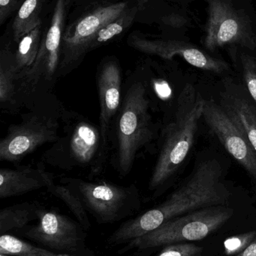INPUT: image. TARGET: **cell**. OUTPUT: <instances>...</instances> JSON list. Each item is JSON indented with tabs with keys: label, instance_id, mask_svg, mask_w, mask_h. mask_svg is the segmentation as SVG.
I'll return each instance as SVG.
<instances>
[{
	"label": "cell",
	"instance_id": "cell-1",
	"mask_svg": "<svg viewBox=\"0 0 256 256\" xmlns=\"http://www.w3.org/2000/svg\"><path fill=\"white\" fill-rule=\"evenodd\" d=\"M230 196L220 164L216 160H206L195 167L163 202L122 224L108 238V244H126L174 218L205 208L225 206Z\"/></svg>",
	"mask_w": 256,
	"mask_h": 256
},
{
	"label": "cell",
	"instance_id": "cell-2",
	"mask_svg": "<svg viewBox=\"0 0 256 256\" xmlns=\"http://www.w3.org/2000/svg\"><path fill=\"white\" fill-rule=\"evenodd\" d=\"M124 86L121 106L111 130L110 160L121 178L131 172L139 154L158 135L150 84L141 69L129 75Z\"/></svg>",
	"mask_w": 256,
	"mask_h": 256
},
{
	"label": "cell",
	"instance_id": "cell-3",
	"mask_svg": "<svg viewBox=\"0 0 256 256\" xmlns=\"http://www.w3.org/2000/svg\"><path fill=\"white\" fill-rule=\"evenodd\" d=\"M204 102L192 84H186L180 91L173 117L161 134L159 154L149 180L152 198H157L167 189L190 153Z\"/></svg>",
	"mask_w": 256,
	"mask_h": 256
},
{
	"label": "cell",
	"instance_id": "cell-4",
	"mask_svg": "<svg viewBox=\"0 0 256 256\" xmlns=\"http://www.w3.org/2000/svg\"><path fill=\"white\" fill-rule=\"evenodd\" d=\"M111 160L99 126L73 110L63 108L59 138L44 152L42 164L65 172L79 171L90 178L101 176Z\"/></svg>",
	"mask_w": 256,
	"mask_h": 256
},
{
	"label": "cell",
	"instance_id": "cell-5",
	"mask_svg": "<svg viewBox=\"0 0 256 256\" xmlns=\"http://www.w3.org/2000/svg\"><path fill=\"white\" fill-rule=\"evenodd\" d=\"M73 0H55L51 19L44 30L34 63L18 76L19 97L23 109L54 94L60 79L63 38Z\"/></svg>",
	"mask_w": 256,
	"mask_h": 256
},
{
	"label": "cell",
	"instance_id": "cell-6",
	"mask_svg": "<svg viewBox=\"0 0 256 256\" xmlns=\"http://www.w3.org/2000/svg\"><path fill=\"white\" fill-rule=\"evenodd\" d=\"M65 106L51 94L36 102L21 121L11 124L0 142V160L18 162L45 144L59 138L61 116Z\"/></svg>",
	"mask_w": 256,
	"mask_h": 256
},
{
	"label": "cell",
	"instance_id": "cell-7",
	"mask_svg": "<svg viewBox=\"0 0 256 256\" xmlns=\"http://www.w3.org/2000/svg\"><path fill=\"white\" fill-rule=\"evenodd\" d=\"M205 50L238 48L256 52V9L251 0H205Z\"/></svg>",
	"mask_w": 256,
	"mask_h": 256
},
{
	"label": "cell",
	"instance_id": "cell-8",
	"mask_svg": "<svg viewBox=\"0 0 256 256\" xmlns=\"http://www.w3.org/2000/svg\"><path fill=\"white\" fill-rule=\"evenodd\" d=\"M67 186L99 224H114L135 215L141 207L139 190L135 184L120 186L105 182H92L63 177Z\"/></svg>",
	"mask_w": 256,
	"mask_h": 256
},
{
	"label": "cell",
	"instance_id": "cell-9",
	"mask_svg": "<svg viewBox=\"0 0 256 256\" xmlns=\"http://www.w3.org/2000/svg\"><path fill=\"white\" fill-rule=\"evenodd\" d=\"M233 210L225 206L195 210L162 224L161 226L126 244L120 254L135 250H148L183 242L200 240L222 226L232 216Z\"/></svg>",
	"mask_w": 256,
	"mask_h": 256
},
{
	"label": "cell",
	"instance_id": "cell-10",
	"mask_svg": "<svg viewBox=\"0 0 256 256\" xmlns=\"http://www.w3.org/2000/svg\"><path fill=\"white\" fill-rule=\"evenodd\" d=\"M129 0L104 1L83 12L68 22L62 44L60 78L67 76L78 67L88 54V46L96 33L132 7Z\"/></svg>",
	"mask_w": 256,
	"mask_h": 256
},
{
	"label": "cell",
	"instance_id": "cell-11",
	"mask_svg": "<svg viewBox=\"0 0 256 256\" xmlns=\"http://www.w3.org/2000/svg\"><path fill=\"white\" fill-rule=\"evenodd\" d=\"M23 236L57 254L93 256L86 244V230L78 222L55 210L41 208L39 222L28 226Z\"/></svg>",
	"mask_w": 256,
	"mask_h": 256
},
{
	"label": "cell",
	"instance_id": "cell-12",
	"mask_svg": "<svg viewBox=\"0 0 256 256\" xmlns=\"http://www.w3.org/2000/svg\"><path fill=\"white\" fill-rule=\"evenodd\" d=\"M128 44L143 54L171 60L178 56L185 62L204 72L221 74L229 70L230 66L222 58L213 56L190 42L177 38H149L141 32L132 33Z\"/></svg>",
	"mask_w": 256,
	"mask_h": 256
},
{
	"label": "cell",
	"instance_id": "cell-13",
	"mask_svg": "<svg viewBox=\"0 0 256 256\" xmlns=\"http://www.w3.org/2000/svg\"><path fill=\"white\" fill-rule=\"evenodd\" d=\"M203 118L221 144L256 182V152L246 134L223 106L205 100Z\"/></svg>",
	"mask_w": 256,
	"mask_h": 256
},
{
	"label": "cell",
	"instance_id": "cell-14",
	"mask_svg": "<svg viewBox=\"0 0 256 256\" xmlns=\"http://www.w3.org/2000/svg\"><path fill=\"white\" fill-rule=\"evenodd\" d=\"M123 74L120 62L114 57L105 58L97 72L99 128L106 144L111 146V130L123 100Z\"/></svg>",
	"mask_w": 256,
	"mask_h": 256
},
{
	"label": "cell",
	"instance_id": "cell-15",
	"mask_svg": "<svg viewBox=\"0 0 256 256\" xmlns=\"http://www.w3.org/2000/svg\"><path fill=\"white\" fill-rule=\"evenodd\" d=\"M54 182L52 173L45 170V164L36 168L28 166L0 170V198L20 196L29 192L48 188Z\"/></svg>",
	"mask_w": 256,
	"mask_h": 256
},
{
	"label": "cell",
	"instance_id": "cell-16",
	"mask_svg": "<svg viewBox=\"0 0 256 256\" xmlns=\"http://www.w3.org/2000/svg\"><path fill=\"white\" fill-rule=\"evenodd\" d=\"M221 105L238 124L256 152V106L244 90L231 82H225Z\"/></svg>",
	"mask_w": 256,
	"mask_h": 256
},
{
	"label": "cell",
	"instance_id": "cell-17",
	"mask_svg": "<svg viewBox=\"0 0 256 256\" xmlns=\"http://www.w3.org/2000/svg\"><path fill=\"white\" fill-rule=\"evenodd\" d=\"M15 50L6 45L0 52V108L6 114H17L22 110L19 97Z\"/></svg>",
	"mask_w": 256,
	"mask_h": 256
},
{
	"label": "cell",
	"instance_id": "cell-18",
	"mask_svg": "<svg viewBox=\"0 0 256 256\" xmlns=\"http://www.w3.org/2000/svg\"><path fill=\"white\" fill-rule=\"evenodd\" d=\"M48 0H25L12 22V38L18 44L21 38L42 22V14Z\"/></svg>",
	"mask_w": 256,
	"mask_h": 256
},
{
	"label": "cell",
	"instance_id": "cell-19",
	"mask_svg": "<svg viewBox=\"0 0 256 256\" xmlns=\"http://www.w3.org/2000/svg\"><path fill=\"white\" fill-rule=\"evenodd\" d=\"M41 207L33 202H24L2 209L0 212V233L6 234L12 230L27 226L32 221L39 220Z\"/></svg>",
	"mask_w": 256,
	"mask_h": 256
},
{
	"label": "cell",
	"instance_id": "cell-20",
	"mask_svg": "<svg viewBox=\"0 0 256 256\" xmlns=\"http://www.w3.org/2000/svg\"><path fill=\"white\" fill-rule=\"evenodd\" d=\"M139 2L134 4L112 22L102 27L89 44L88 52L102 45L112 42L129 28L140 10Z\"/></svg>",
	"mask_w": 256,
	"mask_h": 256
},
{
	"label": "cell",
	"instance_id": "cell-21",
	"mask_svg": "<svg viewBox=\"0 0 256 256\" xmlns=\"http://www.w3.org/2000/svg\"><path fill=\"white\" fill-rule=\"evenodd\" d=\"M43 22L26 33L18 43L15 50V64L20 73L29 68L34 63L42 40Z\"/></svg>",
	"mask_w": 256,
	"mask_h": 256
},
{
	"label": "cell",
	"instance_id": "cell-22",
	"mask_svg": "<svg viewBox=\"0 0 256 256\" xmlns=\"http://www.w3.org/2000/svg\"><path fill=\"white\" fill-rule=\"evenodd\" d=\"M0 254L12 256H75L57 254L7 234H2L0 237Z\"/></svg>",
	"mask_w": 256,
	"mask_h": 256
},
{
	"label": "cell",
	"instance_id": "cell-23",
	"mask_svg": "<svg viewBox=\"0 0 256 256\" xmlns=\"http://www.w3.org/2000/svg\"><path fill=\"white\" fill-rule=\"evenodd\" d=\"M47 190L61 200L67 206L86 231L90 230L91 224L89 220L88 212L79 198L67 186L63 184H57L54 182L48 186Z\"/></svg>",
	"mask_w": 256,
	"mask_h": 256
},
{
	"label": "cell",
	"instance_id": "cell-24",
	"mask_svg": "<svg viewBox=\"0 0 256 256\" xmlns=\"http://www.w3.org/2000/svg\"><path fill=\"white\" fill-rule=\"evenodd\" d=\"M238 60L246 90L256 106V56L255 52L243 49H229Z\"/></svg>",
	"mask_w": 256,
	"mask_h": 256
},
{
	"label": "cell",
	"instance_id": "cell-25",
	"mask_svg": "<svg viewBox=\"0 0 256 256\" xmlns=\"http://www.w3.org/2000/svg\"><path fill=\"white\" fill-rule=\"evenodd\" d=\"M256 239V232L244 233L229 238L224 243L227 255H237L243 252Z\"/></svg>",
	"mask_w": 256,
	"mask_h": 256
},
{
	"label": "cell",
	"instance_id": "cell-26",
	"mask_svg": "<svg viewBox=\"0 0 256 256\" xmlns=\"http://www.w3.org/2000/svg\"><path fill=\"white\" fill-rule=\"evenodd\" d=\"M203 248L190 243H177L168 245L156 256H199Z\"/></svg>",
	"mask_w": 256,
	"mask_h": 256
},
{
	"label": "cell",
	"instance_id": "cell-27",
	"mask_svg": "<svg viewBox=\"0 0 256 256\" xmlns=\"http://www.w3.org/2000/svg\"><path fill=\"white\" fill-rule=\"evenodd\" d=\"M25 0H0V25H3L12 16L18 12Z\"/></svg>",
	"mask_w": 256,
	"mask_h": 256
},
{
	"label": "cell",
	"instance_id": "cell-28",
	"mask_svg": "<svg viewBox=\"0 0 256 256\" xmlns=\"http://www.w3.org/2000/svg\"><path fill=\"white\" fill-rule=\"evenodd\" d=\"M163 22L167 26L177 30H187L190 25V20L182 14L174 13L165 16Z\"/></svg>",
	"mask_w": 256,
	"mask_h": 256
},
{
	"label": "cell",
	"instance_id": "cell-29",
	"mask_svg": "<svg viewBox=\"0 0 256 256\" xmlns=\"http://www.w3.org/2000/svg\"><path fill=\"white\" fill-rule=\"evenodd\" d=\"M234 256H256V239L243 252Z\"/></svg>",
	"mask_w": 256,
	"mask_h": 256
},
{
	"label": "cell",
	"instance_id": "cell-30",
	"mask_svg": "<svg viewBox=\"0 0 256 256\" xmlns=\"http://www.w3.org/2000/svg\"><path fill=\"white\" fill-rule=\"evenodd\" d=\"M147 1H150V0H138V2L141 6H142L144 3L147 2Z\"/></svg>",
	"mask_w": 256,
	"mask_h": 256
},
{
	"label": "cell",
	"instance_id": "cell-31",
	"mask_svg": "<svg viewBox=\"0 0 256 256\" xmlns=\"http://www.w3.org/2000/svg\"><path fill=\"white\" fill-rule=\"evenodd\" d=\"M0 256H12L6 255V254H0Z\"/></svg>",
	"mask_w": 256,
	"mask_h": 256
}]
</instances>
